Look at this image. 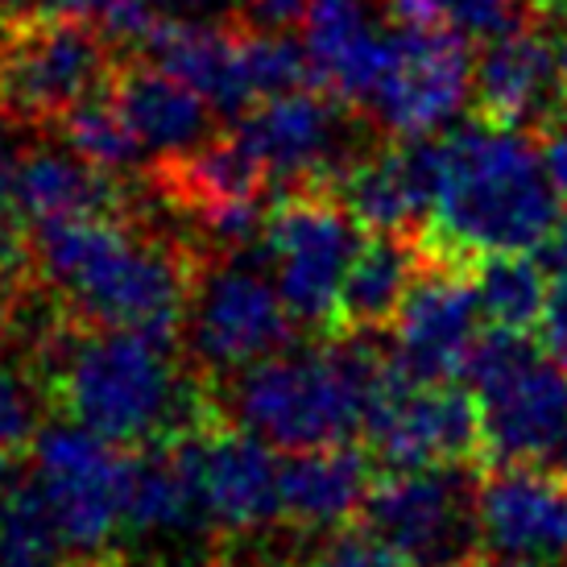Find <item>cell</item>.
I'll list each match as a JSON object with an SVG mask.
<instances>
[{
    "instance_id": "1f68e13d",
    "label": "cell",
    "mask_w": 567,
    "mask_h": 567,
    "mask_svg": "<svg viewBox=\"0 0 567 567\" xmlns=\"http://www.w3.org/2000/svg\"><path fill=\"white\" fill-rule=\"evenodd\" d=\"M311 0H245L240 4V25L261 33H290L302 25Z\"/></svg>"
},
{
    "instance_id": "3957f363",
    "label": "cell",
    "mask_w": 567,
    "mask_h": 567,
    "mask_svg": "<svg viewBox=\"0 0 567 567\" xmlns=\"http://www.w3.org/2000/svg\"><path fill=\"white\" fill-rule=\"evenodd\" d=\"M559 212L543 150L522 128L476 116L435 137V195L419 228L431 257L473 266L488 252H535Z\"/></svg>"
},
{
    "instance_id": "ffe728a7",
    "label": "cell",
    "mask_w": 567,
    "mask_h": 567,
    "mask_svg": "<svg viewBox=\"0 0 567 567\" xmlns=\"http://www.w3.org/2000/svg\"><path fill=\"white\" fill-rule=\"evenodd\" d=\"M302 47L311 83L348 109H364L390 59V30H381L364 0H311L302 17Z\"/></svg>"
},
{
    "instance_id": "cb8c5ba5",
    "label": "cell",
    "mask_w": 567,
    "mask_h": 567,
    "mask_svg": "<svg viewBox=\"0 0 567 567\" xmlns=\"http://www.w3.org/2000/svg\"><path fill=\"white\" fill-rule=\"evenodd\" d=\"M423 266L426 249L419 233H369L348 266L331 336H373L390 328Z\"/></svg>"
},
{
    "instance_id": "8fae6325",
    "label": "cell",
    "mask_w": 567,
    "mask_h": 567,
    "mask_svg": "<svg viewBox=\"0 0 567 567\" xmlns=\"http://www.w3.org/2000/svg\"><path fill=\"white\" fill-rule=\"evenodd\" d=\"M364 440L390 473L481 464V402L456 381L410 378L390 352L369 398Z\"/></svg>"
},
{
    "instance_id": "7bdbcfd3",
    "label": "cell",
    "mask_w": 567,
    "mask_h": 567,
    "mask_svg": "<svg viewBox=\"0 0 567 567\" xmlns=\"http://www.w3.org/2000/svg\"><path fill=\"white\" fill-rule=\"evenodd\" d=\"M535 13L538 17H559V13H567V0H535Z\"/></svg>"
},
{
    "instance_id": "5bb4252c",
    "label": "cell",
    "mask_w": 567,
    "mask_h": 567,
    "mask_svg": "<svg viewBox=\"0 0 567 567\" xmlns=\"http://www.w3.org/2000/svg\"><path fill=\"white\" fill-rule=\"evenodd\" d=\"M336 95L295 87V92L269 95L252 112L240 116V142L261 162L269 183L290 187H328L352 158L348 150V121Z\"/></svg>"
},
{
    "instance_id": "f35d334b",
    "label": "cell",
    "mask_w": 567,
    "mask_h": 567,
    "mask_svg": "<svg viewBox=\"0 0 567 567\" xmlns=\"http://www.w3.org/2000/svg\"><path fill=\"white\" fill-rule=\"evenodd\" d=\"M21 299H25V295H17V290H9V286L0 282V340L9 336V328H13V319H17V307H21Z\"/></svg>"
},
{
    "instance_id": "2e32d148",
    "label": "cell",
    "mask_w": 567,
    "mask_h": 567,
    "mask_svg": "<svg viewBox=\"0 0 567 567\" xmlns=\"http://www.w3.org/2000/svg\"><path fill=\"white\" fill-rule=\"evenodd\" d=\"M485 555L567 564V476L535 464H485L476 481Z\"/></svg>"
},
{
    "instance_id": "d6a6232c",
    "label": "cell",
    "mask_w": 567,
    "mask_h": 567,
    "mask_svg": "<svg viewBox=\"0 0 567 567\" xmlns=\"http://www.w3.org/2000/svg\"><path fill=\"white\" fill-rule=\"evenodd\" d=\"M538 137V150H543V162H547V171H551L555 187L559 195H567V95L559 100V109L535 128Z\"/></svg>"
},
{
    "instance_id": "e575fe53",
    "label": "cell",
    "mask_w": 567,
    "mask_h": 567,
    "mask_svg": "<svg viewBox=\"0 0 567 567\" xmlns=\"http://www.w3.org/2000/svg\"><path fill=\"white\" fill-rule=\"evenodd\" d=\"M154 13L162 17H195V21H212L216 13H228V9H240L245 0H150Z\"/></svg>"
},
{
    "instance_id": "ba28073f",
    "label": "cell",
    "mask_w": 567,
    "mask_h": 567,
    "mask_svg": "<svg viewBox=\"0 0 567 567\" xmlns=\"http://www.w3.org/2000/svg\"><path fill=\"white\" fill-rule=\"evenodd\" d=\"M473 464L440 468H398L369 485L364 530L398 551L410 567H473L485 555L481 518H476Z\"/></svg>"
},
{
    "instance_id": "ab89813d",
    "label": "cell",
    "mask_w": 567,
    "mask_h": 567,
    "mask_svg": "<svg viewBox=\"0 0 567 567\" xmlns=\"http://www.w3.org/2000/svg\"><path fill=\"white\" fill-rule=\"evenodd\" d=\"M473 567H567V564H538V559H502V555H481Z\"/></svg>"
},
{
    "instance_id": "44dd1931",
    "label": "cell",
    "mask_w": 567,
    "mask_h": 567,
    "mask_svg": "<svg viewBox=\"0 0 567 567\" xmlns=\"http://www.w3.org/2000/svg\"><path fill=\"white\" fill-rule=\"evenodd\" d=\"M109 100L137 133V142L162 158L204 145L216 125V109L204 95L150 59H128L112 66Z\"/></svg>"
},
{
    "instance_id": "7c38bea8",
    "label": "cell",
    "mask_w": 567,
    "mask_h": 567,
    "mask_svg": "<svg viewBox=\"0 0 567 567\" xmlns=\"http://www.w3.org/2000/svg\"><path fill=\"white\" fill-rule=\"evenodd\" d=\"M473 42L452 25L435 30H390V59L381 66L378 87L364 100L381 133L394 142L435 137L456 121L473 95Z\"/></svg>"
},
{
    "instance_id": "8992f818",
    "label": "cell",
    "mask_w": 567,
    "mask_h": 567,
    "mask_svg": "<svg viewBox=\"0 0 567 567\" xmlns=\"http://www.w3.org/2000/svg\"><path fill=\"white\" fill-rule=\"evenodd\" d=\"M112 66V42L80 17H9L0 21V116L54 128L83 100L109 95Z\"/></svg>"
},
{
    "instance_id": "74e56055",
    "label": "cell",
    "mask_w": 567,
    "mask_h": 567,
    "mask_svg": "<svg viewBox=\"0 0 567 567\" xmlns=\"http://www.w3.org/2000/svg\"><path fill=\"white\" fill-rule=\"evenodd\" d=\"M547 38H551L555 66H559V80H564V92H567V13L555 17V30L547 33Z\"/></svg>"
},
{
    "instance_id": "30bf717a",
    "label": "cell",
    "mask_w": 567,
    "mask_h": 567,
    "mask_svg": "<svg viewBox=\"0 0 567 567\" xmlns=\"http://www.w3.org/2000/svg\"><path fill=\"white\" fill-rule=\"evenodd\" d=\"M133 464L121 443L80 423H54L33 440V485L66 551L100 555L128 522Z\"/></svg>"
},
{
    "instance_id": "277c9868",
    "label": "cell",
    "mask_w": 567,
    "mask_h": 567,
    "mask_svg": "<svg viewBox=\"0 0 567 567\" xmlns=\"http://www.w3.org/2000/svg\"><path fill=\"white\" fill-rule=\"evenodd\" d=\"M381 369L385 352L364 336H328L323 344H290L233 373L220 406L269 447H336L364 431Z\"/></svg>"
},
{
    "instance_id": "484cf974",
    "label": "cell",
    "mask_w": 567,
    "mask_h": 567,
    "mask_svg": "<svg viewBox=\"0 0 567 567\" xmlns=\"http://www.w3.org/2000/svg\"><path fill=\"white\" fill-rule=\"evenodd\" d=\"M473 282L488 328L535 331L543 323L551 282L547 269L530 261V252H488L473 261Z\"/></svg>"
},
{
    "instance_id": "4fadbf2b",
    "label": "cell",
    "mask_w": 567,
    "mask_h": 567,
    "mask_svg": "<svg viewBox=\"0 0 567 567\" xmlns=\"http://www.w3.org/2000/svg\"><path fill=\"white\" fill-rule=\"evenodd\" d=\"M171 447L199 488L204 518L220 526L224 535H257L282 522V488H278L282 464L249 426L228 423L224 414L171 440Z\"/></svg>"
},
{
    "instance_id": "836d02e7",
    "label": "cell",
    "mask_w": 567,
    "mask_h": 567,
    "mask_svg": "<svg viewBox=\"0 0 567 567\" xmlns=\"http://www.w3.org/2000/svg\"><path fill=\"white\" fill-rule=\"evenodd\" d=\"M543 348L567 364V274H559V282L551 286V299L543 311Z\"/></svg>"
},
{
    "instance_id": "7dc6e473",
    "label": "cell",
    "mask_w": 567,
    "mask_h": 567,
    "mask_svg": "<svg viewBox=\"0 0 567 567\" xmlns=\"http://www.w3.org/2000/svg\"><path fill=\"white\" fill-rule=\"evenodd\" d=\"M158 567H162V564H158Z\"/></svg>"
},
{
    "instance_id": "f6af8a7d",
    "label": "cell",
    "mask_w": 567,
    "mask_h": 567,
    "mask_svg": "<svg viewBox=\"0 0 567 567\" xmlns=\"http://www.w3.org/2000/svg\"><path fill=\"white\" fill-rule=\"evenodd\" d=\"M9 485H13V460H0V502H4Z\"/></svg>"
},
{
    "instance_id": "d6986e66",
    "label": "cell",
    "mask_w": 567,
    "mask_h": 567,
    "mask_svg": "<svg viewBox=\"0 0 567 567\" xmlns=\"http://www.w3.org/2000/svg\"><path fill=\"white\" fill-rule=\"evenodd\" d=\"M476 116L505 128H538L564 100L551 38L535 25L493 38L473 71Z\"/></svg>"
},
{
    "instance_id": "bcb514c9",
    "label": "cell",
    "mask_w": 567,
    "mask_h": 567,
    "mask_svg": "<svg viewBox=\"0 0 567 567\" xmlns=\"http://www.w3.org/2000/svg\"><path fill=\"white\" fill-rule=\"evenodd\" d=\"M0 567H30V564H13V559H0Z\"/></svg>"
},
{
    "instance_id": "5b68a950",
    "label": "cell",
    "mask_w": 567,
    "mask_h": 567,
    "mask_svg": "<svg viewBox=\"0 0 567 567\" xmlns=\"http://www.w3.org/2000/svg\"><path fill=\"white\" fill-rule=\"evenodd\" d=\"M460 378L481 402V468L535 464L567 473V364L559 357L530 331L488 328Z\"/></svg>"
},
{
    "instance_id": "ac0fdd59",
    "label": "cell",
    "mask_w": 567,
    "mask_h": 567,
    "mask_svg": "<svg viewBox=\"0 0 567 567\" xmlns=\"http://www.w3.org/2000/svg\"><path fill=\"white\" fill-rule=\"evenodd\" d=\"M142 59L178 75L204 95L220 116H240L257 100L245 66V30L195 17H154V25L137 42Z\"/></svg>"
},
{
    "instance_id": "603a6c76",
    "label": "cell",
    "mask_w": 567,
    "mask_h": 567,
    "mask_svg": "<svg viewBox=\"0 0 567 567\" xmlns=\"http://www.w3.org/2000/svg\"><path fill=\"white\" fill-rule=\"evenodd\" d=\"M278 488H282V522H290L299 535H336L364 509L369 460L348 443L295 452L282 460Z\"/></svg>"
},
{
    "instance_id": "8d00e7d4",
    "label": "cell",
    "mask_w": 567,
    "mask_h": 567,
    "mask_svg": "<svg viewBox=\"0 0 567 567\" xmlns=\"http://www.w3.org/2000/svg\"><path fill=\"white\" fill-rule=\"evenodd\" d=\"M543 261L555 269V274H567V207L559 212V220L551 224V233L543 240Z\"/></svg>"
},
{
    "instance_id": "9c48e42d",
    "label": "cell",
    "mask_w": 567,
    "mask_h": 567,
    "mask_svg": "<svg viewBox=\"0 0 567 567\" xmlns=\"http://www.w3.org/2000/svg\"><path fill=\"white\" fill-rule=\"evenodd\" d=\"M295 316L278 282L240 261V252H199L187 307L190 357L204 378L240 373L295 344Z\"/></svg>"
},
{
    "instance_id": "83f0119b",
    "label": "cell",
    "mask_w": 567,
    "mask_h": 567,
    "mask_svg": "<svg viewBox=\"0 0 567 567\" xmlns=\"http://www.w3.org/2000/svg\"><path fill=\"white\" fill-rule=\"evenodd\" d=\"M59 547H63V538L54 530V518H50L38 485L13 481L0 502V559L47 567Z\"/></svg>"
},
{
    "instance_id": "6da1fadb",
    "label": "cell",
    "mask_w": 567,
    "mask_h": 567,
    "mask_svg": "<svg viewBox=\"0 0 567 567\" xmlns=\"http://www.w3.org/2000/svg\"><path fill=\"white\" fill-rule=\"evenodd\" d=\"M33 378L71 423L121 447H154L224 419L220 390L174 361V344L59 316L33 331Z\"/></svg>"
},
{
    "instance_id": "d4e9b609",
    "label": "cell",
    "mask_w": 567,
    "mask_h": 567,
    "mask_svg": "<svg viewBox=\"0 0 567 567\" xmlns=\"http://www.w3.org/2000/svg\"><path fill=\"white\" fill-rule=\"evenodd\" d=\"M204 502L190 481L187 464L178 460L171 443L145 447L133 464V488H128V522L142 535H178L190 526H204Z\"/></svg>"
},
{
    "instance_id": "ee69618b",
    "label": "cell",
    "mask_w": 567,
    "mask_h": 567,
    "mask_svg": "<svg viewBox=\"0 0 567 567\" xmlns=\"http://www.w3.org/2000/svg\"><path fill=\"white\" fill-rule=\"evenodd\" d=\"M71 567H121V564H116V559H109V555L100 551V555H80V559H75Z\"/></svg>"
},
{
    "instance_id": "4dcf8cb0",
    "label": "cell",
    "mask_w": 567,
    "mask_h": 567,
    "mask_svg": "<svg viewBox=\"0 0 567 567\" xmlns=\"http://www.w3.org/2000/svg\"><path fill=\"white\" fill-rule=\"evenodd\" d=\"M316 567H410L398 551H390L373 530H336L319 551Z\"/></svg>"
},
{
    "instance_id": "e0dca14e",
    "label": "cell",
    "mask_w": 567,
    "mask_h": 567,
    "mask_svg": "<svg viewBox=\"0 0 567 567\" xmlns=\"http://www.w3.org/2000/svg\"><path fill=\"white\" fill-rule=\"evenodd\" d=\"M331 190L364 233H419L435 195V137H390V145L352 154Z\"/></svg>"
},
{
    "instance_id": "4316f807",
    "label": "cell",
    "mask_w": 567,
    "mask_h": 567,
    "mask_svg": "<svg viewBox=\"0 0 567 567\" xmlns=\"http://www.w3.org/2000/svg\"><path fill=\"white\" fill-rule=\"evenodd\" d=\"M54 128L80 158L109 174H133L145 158V145L137 142V133L128 128L112 100H83L80 109L66 112Z\"/></svg>"
},
{
    "instance_id": "9a60e30c",
    "label": "cell",
    "mask_w": 567,
    "mask_h": 567,
    "mask_svg": "<svg viewBox=\"0 0 567 567\" xmlns=\"http://www.w3.org/2000/svg\"><path fill=\"white\" fill-rule=\"evenodd\" d=\"M481 299H476L473 266H456L426 252V266L398 307L394 361L419 381H456L464 361L481 340Z\"/></svg>"
},
{
    "instance_id": "60d3db41",
    "label": "cell",
    "mask_w": 567,
    "mask_h": 567,
    "mask_svg": "<svg viewBox=\"0 0 567 567\" xmlns=\"http://www.w3.org/2000/svg\"><path fill=\"white\" fill-rule=\"evenodd\" d=\"M212 567H237V564L224 555V559H216ZM240 567H307V564H295V559H252V564H240Z\"/></svg>"
},
{
    "instance_id": "d590c367",
    "label": "cell",
    "mask_w": 567,
    "mask_h": 567,
    "mask_svg": "<svg viewBox=\"0 0 567 567\" xmlns=\"http://www.w3.org/2000/svg\"><path fill=\"white\" fill-rule=\"evenodd\" d=\"M38 13H59V17H80V21H92V17H104L116 4V0H33Z\"/></svg>"
},
{
    "instance_id": "b9f144b4",
    "label": "cell",
    "mask_w": 567,
    "mask_h": 567,
    "mask_svg": "<svg viewBox=\"0 0 567 567\" xmlns=\"http://www.w3.org/2000/svg\"><path fill=\"white\" fill-rule=\"evenodd\" d=\"M9 178H13V158H9V145L0 142V195H9Z\"/></svg>"
},
{
    "instance_id": "7a4b0ae2",
    "label": "cell",
    "mask_w": 567,
    "mask_h": 567,
    "mask_svg": "<svg viewBox=\"0 0 567 567\" xmlns=\"http://www.w3.org/2000/svg\"><path fill=\"white\" fill-rule=\"evenodd\" d=\"M38 282L50 286L59 311L178 344L187 328L199 252L137 228L128 216H80L33 228Z\"/></svg>"
},
{
    "instance_id": "7402d4cb",
    "label": "cell",
    "mask_w": 567,
    "mask_h": 567,
    "mask_svg": "<svg viewBox=\"0 0 567 567\" xmlns=\"http://www.w3.org/2000/svg\"><path fill=\"white\" fill-rule=\"evenodd\" d=\"M128 183L80 158L75 150H38L21 158L9 178V207L25 224L80 220V216H128Z\"/></svg>"
},
{
    "instance_id": "f546056e",
    "label": "cell",
    "mask_w": 567,
    "mask_h": 567,
    "mask_svg": "<svg viewBox=\"0 0 567 567\" xmlns=\"http://www.w3.org/2000/svg\"><path fill=\"white\" fill-rule=\"evenodd\" d=\"M535 0H447V25L468 42H493L535 21Z\"/></svg>"
},
{
    "instance_id": "52a82bcc",
    "label": "cell",
    "mask_w": 567,
    "mask_h": 567,
    "mask_svg": "<svg viewBox=\"0 0 567 567\" xmlns=\"http://www.w3.org/2000/svg\"><path fill=\"white\" fill-rule=\"evenodd\" d=\"M361 224L328 187H290L269 207L261 252L295 323L331 336L348 266L361 249Z\"/></svg>"
},
{
    "instance_id": "f1b7e54d",
    "label": "cell",
    "mask_w": 567,
    "mask_h": 567,
    "mask_svg": "<svg viewBox=\"0 0 567 567\" xmlns=\"http://www.w3.org/2000/svg\"><path fill=\"white\" fill-rule=\"evenodd\" d=\"M38 402L42 385L33 373L0 361V460H17L38 431Z\"/></svg>"
}]
</instances>
